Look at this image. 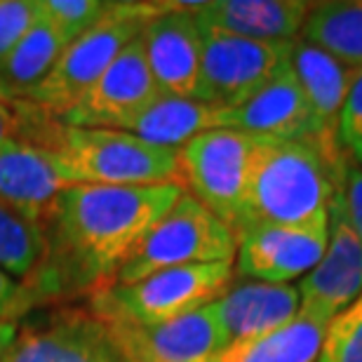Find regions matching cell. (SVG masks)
Listing matches in <instances>:
<instances>
[{"label":"cell","instance_id":"cell-23","mask_svg":"<svg viewBox=\"0 0 362 362\" xmlns=\"http://www.w3.org/2000/svg\"><path fill=\"white\" fill-rule=\"evenodd\" d=\"M299 38L353 69H362V0L313 3Z\"/></svg>","mask_w":362,"mask_h":362},{"label":"cell","instance_id":"cell-32","mask_svg":"<svg viewBox=\"0 0 362 362\" xmlns=\"http://www.w3.org/2000/svg\"><path fill=\"white\" fill-rule=\"evenodd\" d=\"M14 332H17V325H0V362H3V353L7 349V344L12 341Z\"/></svg>","mask_w":362,"mask_h":362},{"label":"cell","instance_id":"cell-22","mask_svg":"<svg viewBox=\"0 0 362 362\" xmlns=\"http://www.w3.org/2000/svg\"><path fill=\"white\" fill-rule=\"evenodd\" d=\"M327 325L299 313L269 334L230 341L205 362H315Z\"/></svg>","mask_w":362,"mask_h":362},{"label":"cell","instance_id":"cell-21","mask_svg":"<svg viewBox=\"0 0 362 362\" xmlns=\"http://www.w3.org/2000/svg\"><path fill=\"white\" fill-rule=\"evenodd\" d=\"M66 49L52 24L38 14L31 28L0 59V99L26 101Z\"/></svg>","mask_w":362,"mask_h":362},{"label":"cell","instance_id":"cell-28","mask_svg":"<svg viewBox=\"0 0 362 362\" xmlns=\"http://www.w3.org/2000/svg\"><path fill=\"white\" fill-rule=\"evenodd\" d=\"M40 306L42 299L33 285L12 278L0 269V322L19 325Z\"/></svg>","mask_w":362,"mask_h":362},{"label":"cell","instance_id":"cell-30","mask_svg":"<svg viewBox=\"0 0 362 362\" xmlns=\"http://www.w3.org/2000/svg\"><path fill=\"white\" fill-rule=\"evenodd\" d=\"M334 205L341 209L344 219L349 221L353 233H356L362 243V165L353 160V158L346 160L341 170Z\"/></svg>","mask_w":362,"mask_h":362},{"label":"cell","instance_id":"cell-14","mask_svg":"<svg viewBox=\"0 0 362 362\" xmlns=\"http://www.w3.org/2000/svg\"><path fill=\"white\" fill-rule=\"evenodd\" d=\"M106 329L127 362H205L228 344L212 303L163 325Z\"/></svg>","mask_w":362,"mask_h":362},{"label":"cell","instance_id":"cell-6","mask_svg":"<svg viewBox=\"0 0 362 362\" xmlns=\"http://www.w3.org/2000/svg\"><path fill=\"white\" fill-rule=\"evenodd\" d=\"M238 238L219 216L184 191L172 209L141 238L113 285H127L165 269L235 264Z\"/></svg>","mask_w":362,"mask_h":362},{"label":"cell","instance_id":"cell-1","mask_svg":"<svg viewBox=\"0 0 362 362\" xmlns=\"http://www.w3.org/2000/svg\"><path fill=\"white\" fill-rule=\"evenodd\" d=\"M181 195L177 184L64 188L42 221L47 262L31 282L42 306L113 285L132 250Z\"/></svg>","mask_w":362,"mask_h":362},{"label":"cell","instance_id":"cell-9","mask_svg":"<svg viewBox=\"0 0 362 362\" xmlns=\"http://www.w3.org/2000/svg\"><path fill=\"white\" fill-rule=\"evenodd\" d=\"M3 362H127L106 325L83 308H57L17 325Z\"/></svg>","mask_w":362,"mask_h":362},{"label":"cell","instance_id":"cell-16","mask_svg":"<svg viewBox=\"0 0 362 362\" xmlns=\"http://www.w3.org/2000/svg\"><path fill=\"white\" fill-rule=\"evenodd\" d=\"M69 186H74V181L49 148L26 141H7L0 146L3 207L42 226L57 195Z\"/></svg>","mask_w":362,"mask_h":362},{"label":"cell","instance_id":"cell-25","mask_svg":"<svg viewBox=\"0 0 362 362\" xmlns=\"http://www.w3.org/2000/svg\"><path fill=\"white\" fill-rule=\"evenodd\" d=\"M59 120L28 101L0 99V146L7 141H26L49 148Z\"/></svg>","mask_w":362,"mask_h":362},{"label":"cell","instance_id":"cell-26","mask_svg":"<svg viewBox=\"0 0 362 362\" xmlns=\"http://www.w3.org/2000/svg\"><path fill=\"white\" fill-rule=\"evenodd\" d=\"M108 7L111 3L106 0H38L40 14L52 24L66 47L88 33L108 12Z\"/></svg>","mask_w":362,"mask_h":362},{"label":"cell","instance_id":"cell-4","mask_svg":"<svg viewBox=\"0 0 362 362\" xmlns=\"http://www.w3.org/2000/svg\"><path fill=\"white\" fill-rule=\"evenodd\" d=\"M233 264L165 269L127 285H108L90 296V313L104 325L151 327L214 303L233 282Z\"/></svg>","mask_w":362,"mask_h":362},{"label":"cell","instance_id":"cell-8","mask_svg":"<svg viewBox=\"0 0 362 362\" xmlns=\"http://www.w3.org/2000/svg\"><path fill=\"white\" fill-rule=\"evenodd\" d=\"M202 31V28H200ZM292 42H259L202 31L198 101L238 108L292 64Z\"/></svg>","mask_w":362,"mask_h":362},{"label":"cell","instance_id":"cell-15","mask_svg":"<svg viewBox=\"0 0 362 362\" xmlns=\"http://www.w3.org/2000/svg\"><path fill=\"white\" fill-rule=\"evenodd\" d=\"M292 71L313 111L322 151L334 160H341L349 153L339 136V125L360 69H353L325 49L296 38L292 45Z\"/></svg>","mask_w":362,"mask_h":362},{"label":"cell","instance_id":"cell-31","mask_svg":"<svg viewBox=\"0 0 362 362\" xmlns=\"http://www.w3.org/2000/svg\"><path fill=\"white\" fill-rule=\"evenodd\" d=\"M341 144L353 160L362 165V69L353 83L349 101L341 113V125H339Z\"/></svg>","mask_w":362,"mask_h":362},{"label":"cell","instance_id":"cell-17","mask_svg":"<svg viewBox=\"0 0 362 362\" xmlns=\"http://www.w3.org/2000/svg\"><path fill=\"white\" fill-rule=\"evenodd\" d=\"M226 127L269 139L310 141L320 146L313 111L296 81L292 64L243 106L226 108Z\"/></svg>","mask_w":362,"mask_h":362},{"label":"cell","instance_id":"cell-24","mask_svg":"<svg viewBox=\"0 0 362 362\" xmlns=\"http://www.w3.org/2000/svg\"><path fill=\"white\" fill-rule=\"evenodd\" d=\"M45 262V228L0 205V269L10 273L12 278L31 285Z\"/></svg>","mask_w":362,"mask_h":362},{"label":"cell","instance_id":"cell-2","mask_svg":"<svg viewBox=\"0 0 362 362\" xmlns=\"http://www.w3.org/2000/svg\"><path fill=\"white\" fill-rule=\"evenodd\" d=\"M349 158L334 160L310 141L264 136L252 170L243 228L301 226L329 219V207Z\"/></svg>","mask_w":362,"mask_h":362},{"label":"cell","instance_id":"cell-5","mask_svg":"<svg viewBox=\"0 0 362 362\" xmlns=\"http://www.w3.org/2000/svg\"><path fill=\"white\" fill-rule=\"evenodd\" d=\"M172 0L160 3H111L108 12L88 33L74 40L57 59L52 71L26 101L59 120L88 92L111 62L132 42L158 14L168 12Z\"/></svg>","mask_w":362,"mask_h":362},{"label":"cell","instance_id":"cell-13","mask_svg":"<svg viewBox=\"0 0 362 362\" xmlns=\"http://www.w3.org/2000/svg\"><path fill=\"white\" fill-rule=\"evenodd\" d=\"M296 289L301 299L299 313L322 325H329L362 294V243L334 202L329 207L327 250Z\"/></svg>","mask_w":362,"mask_h":362},{"label":"cell","instance_id":"cell-27","mask_svg":"<svg viewBox=\"0 0 362 362\" xmlns=\"http://www.w3.org/2000/svg\"><path fill=\"white\" fill-rule=\"evenodd\" d=\"M315 362H362V294L327 325Z\"/></svg>","mask_w":362,"mask_h":362},{"label":"cell","instance_id":"cell-33","mask_svg":"<svg viewBox=\"0 0 362 362\" xmlns=\"http://www.w3.org/2000/svg\"><path fill=\"white\" fill-rule=\"evenodd\" d=\"M0 325H5V322H0Z\"/></svg>","mask_w":362,"mask_h":362},{"label":"cell","instance_id":"cell-18","mask_svg":"<svg viewBox=\"0 0 362 362\" xmlns=\"http://www.w3.org/2000/svg\"><path fill=\"white\" fill-rule=\"evenodd\" d=\"M306 0H205L195 12L202 31L259 42H292L310 12Z\"/></svg>","mask_w":362,"mask_h":362},{"label":"cell","instance_id":"cell-29","mask_svg":"<svg viewBox=\"0 0 362 362\" xmlns=\"http://www.w3.org/2000/svg\"><path fill=\"white\" fill-rule=\"evenodd\" d=\"M38 0H0V59L38 19Z\"/></svg>","mask_w":362,"mask_h":362},{"label":"cell","instance_id":"cell-7","mask_svg":"<svg viewBox=\"0 0 362 362\" xmlns=\"http://www.w3.org/2000/svg\"><path fill=\"white\" fill-rule=\"evenodd\" d=\"M264 136L240 129H209L179 148L184 191L238 230L245 223L247 191Z\"/></svg>","mask_w":362,"mask_h":362},{"label":"cell","instance_id":"cell-19","mask_svg":"<svg viewBox=\"0 0 362 362\" xmlns=\"http://www.w3.org/2000/svg\"><path fill=\"white\" fill-rule=\"evenodd\" d=\"M226 341H243L269 334L292 322L301 310L296 285H269V282H230L214 303Z\"/></svg>","mask_w":362,"mask_h":362},{"label":"cell","instance_id":"cell-3","mask_svg":"<svg viewBox=\"0 0 362 362\" xmlns=\"http://www.w3.org/2000/svg\"><path fill=\"white\" fill-rule=\"evenodd\" d=\"M49 151L59 158L74 184L160 186L181 179L179 148L156 146L139 136L108 127L57 125Z\"/></svg>","mask_w":362,"mask_h":362},{"label":"cell","instance_id":"cell-12","mask_svg":"<svg viewBox=\"0 0 362 362\" xmlns=\"http://www.w3.org/2000/svg\"><path fill=\"white\" fill-rule=\"evenodd\" d=\"M198 3H172L168 12L158 14L141 28V45L148 69L160 94L168 97H198L202 66V31L195 21Z\"/></svg>","mask_w":362,"mask_h":362},{"label":"cell","instance_id":"cell-10","mask_svg":"<svg viewBox=\"0 0 362 362\" xmlns=\"http://www.w3.org/2000/svg\"><path fill=\"white\" fill-rule=\"evenodd\" d=\"M329 240V219L301 226H247L238 233L235 273L243 280L292 285L320 262Z\"/></svg>","mask_w":362,"mask_h":362},{"label":"cell","instance_id":"cell-20","mask_svg":"<svg viewBox=\"0 0 362 362\" xmlns=\"http://www.w3.org/2000/svg\"><path fill=\"white\" fill-rule=\"evenodd\" d=\"M221 127H226V108L209 106L198 99L160 94L120 129L156 146L181 148L198 134Z\"/></svg>","mask_w":362,"mask_h":362},{"label":"cell","instance_id":"cell-11","mask_svg":"<svg viewBox=\"0 0 362 362\" xmlns=\"http://www.w3.org/2000/svg\"><path fill=\"white\" fill-rule=\"evenodd\" d=\"M139 35L115 57L76 106L62 115V125L120 129L141 108L160 97Z\"/></svg>","mask_w":362,"mask_h":362}]
</instances>
